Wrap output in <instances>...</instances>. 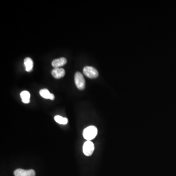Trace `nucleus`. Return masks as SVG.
Returning <instances> with one entry per match:
<instances>
[{
	"mask_svg": "<svg viewBox=\"0 0 176 176\" xmlns=\"http://www.w3.org/2000/svg\"><path fill=\"white\" fill-rule=\"evenodd\" d=\"M14 175L15 176H28L26 170L21 168L16 169L15 170Z\"/></svg>",
	"mask_w": 176,
	"mask_h": 176,
	"instance_id": "9b49d317",
	"label": "nucleus"
},
{
	"mask_svg": "<svg viewBox=\"0 0 176 176\" xmlns=\"http://www.w3.org/2000/svg\"><path fill=\"white\" fill-rule=\"evenodd\" d=\"M51 74L55 78L59 79L65 75V71L63 68H54L51 71Z\"/></svg>",
	"mask_w": 176,
	"mask_h": 176,
	"instance_id": "39448f33",
	"label": "nucleus"
},
{
	"mask_svg": "<svg viewBox=\"0 0 176 176\" xmlns=\"http://www.w3.org/2000/svg\"><path fill=\"white\" fill-rule=\"evenodd\" d=\"M26 171L28 176H35V172L33 169H29Z\"/></svg>",
	"mask_w": 176,
	"mask_h": 176,
	"instance_id": "f8f14e48",
	"label": "nucleus"
},
{
	"mask_svg": "<svg viewBox=\"0 0 176 176\" xmlns=\"http://www.w3.org/2000/svg\"><path fill=\"white\" fill-rule=\"evenodd\" d=\"M94 150V144L91 141L87 140L83 146V152L86 156H91Z\"/></svg>",
	"mask_w": 176,
	"mask_h": 176,
	"instance_id": "7ed1b4c3",
	"label": "nucleus"
},
{
	"mask_svg": "<svg viewBox=\"0 0 176 176\" xmlns=\"http://www.w3.org/2000/svg\"><path fill=\"white\" fill-rule=\"evenodd\" d=\"M24 64L25 66L26 70V72H30L32 71L34 67V62L31 58L27 57L24 60Z\"/></svg>",
	"mask_w": 176,
	"mask_h": 176,
	"instance_id": "6e6552de",
	"label": "nucleus"
},
{
	"mask_svg": "<svg viewBox=\"0 0 176 176\" xmlns=\"http://www.w3.org/2000/svg\"><path fill=\"white\" fill-rule=\"evenodd\" d=\"M54 120L56 122L62 125H66L68 123V119L67 118H63L60 115H56L54 117Z\"/></svg>",
	"mask_w": 176,
	"mask_h": 176,
	"instance_id": "9d476101",
	"label": "nucleus"
},
{
	"mask_svg": "<svg viewBox=\"0 0 176 176\" xmlns=\"http://www.w3.org/2000/svg\"><path fill=\"white\" fill-rule=\"evenodd\" d=\"M39 93L42 97L45 99H48L53 100H54V98H55L54 94L51 93L47 89L41 90L39 92Z\"/></svg>",
	"mask_w": 176,
	"mask_h": 176,
	"instance_id": "0eeeda50",
	"label": "nucleus"
},
{
	"mask_svg": "<svg viewBox=\"0 0 176 176\" xmlns=\"http://www.w3.org/2000/svg\"><path fill=\"white\" fill-rule=\"evenodd\" d=\"M74 82L78 89L82 90L85 87V80L83 75L80 72H76L74 75Z\"/></svg>",
	"mask_w": 176,
	"mask_h": 176,
	"instance_id": "f03ea898",
	"label": "nucleus"
},
{
	"mask_svg": "<svg viewBox=\"0 0 176 176\" xmlns=\"http://www.w3.org/2000/svg\"><path fill=\"white\" fill-rule=\"evenodd\" d=\"M97 128L94 126H90L86 128L83 132L84 138L87 140H92L97 136Z\"/></svg>",
	"mask_w": 176,
	"mask_h": 176,
	"instance_id": "f257e3e1",
	"label": "nucleus"
},
{
	"mask_svg": "<svg viewBox=\"0 0 176 176\" xmlns=\"http://www.w3.org/2000/svg\"><path fill=\"white\" fill-rule=\"evenodd\" d=\"M67 62V60L64 57H61L58 59L53 60L51 63V65L53 68H60L62 66L65 65Z\"/></svg>",
	"mask_w": 176,
	"mask_h": 176,
	"instance_id": "423d86ee",
	"label": "nucleus"
},
{
	"mask_svg": "<svg viewBox=\"0 0 176 176\" xmlns=\"http://www.w3.org/2000/svg\"><path fill=\"white\" fill-rule=\"evenodd\" d=\"M85 75L90 78H95L99 76V72L97 69L91 66H86L83 69Z\"/></svg>",
	"mask_w": 176,
	"mask_h": 176,
	"instance_id": "20e7f679",
	"label": "nucleus"
},
{
	"mask_svg": "<svg viewBox=\"0 0 176 176\" xmlns=\"http://www.w3.org/2000/svg\"><path fill=\"white\" fill-rule=\"evenodd\" d=\"M21 98L23 102L25 104H28L30 102V98H31V94L29 92L26 91H24L21 92L20 93Z\"/></svg>",
	"mask_w": 176,
	"mask_h": 176,
	"instance_id": "1a4fd4ad",
	"label": "nucleus"
}]
</instances>
